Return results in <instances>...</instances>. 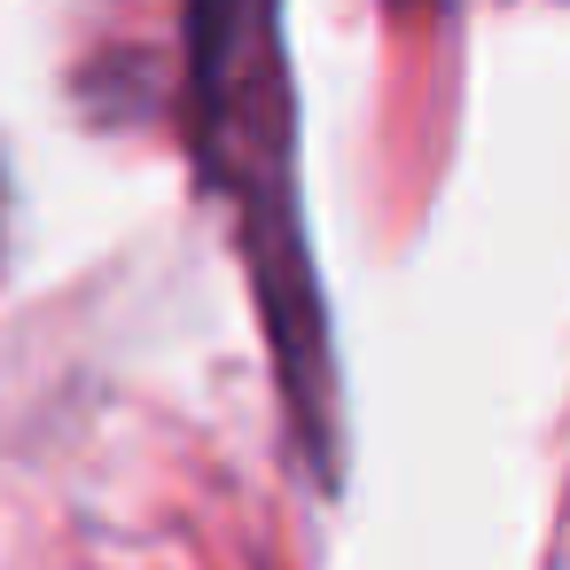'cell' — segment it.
<instances>
[{
    "mask_svg": "<svg viewBox=\"0 0 570 570\" xmlns=\"http://www.w3.org/2000/svg\"><path fill=\"white\" fill-rule=\"evenodd\" d=\"M196 56V134L219 196L235 204L243 250L258 266V297L274 321V352L289 375V406L313 453H328V336L313 250L297 227V134H289V71H282V0H188Z\"/></svg>",
    "mask_w": 570,
    "mask_h": 570,
    "instance_id": "obj_1",
    "label": "cell"
}]
</instances>
